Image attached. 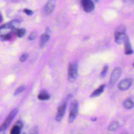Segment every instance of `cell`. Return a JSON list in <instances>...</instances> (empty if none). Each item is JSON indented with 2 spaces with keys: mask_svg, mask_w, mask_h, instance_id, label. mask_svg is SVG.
Here are the masks:
<instances>
[{
  "mask_svg": "<svg viewBox=\"0 0 134 134\" xmlns=\"http://www.w3.org/2000/svg\"><path fill=\"white\" fill-rule=\"evenodd\" d=\"M126 28L124 25H119L115 31V40L116 43L121 44L126 36Z\"/></svg>",
  "mask_w": 134,
  "mask_h": 134,
  "instance_id": "6da1fadb",
  "label": "cell"
},
{
  "mask_svg": "<svg viewBox=\"0 0 134 134\" xmlns=\"http://www.w3.org/2000/svg\"><path fill=\"white\" fill-rule=\"evenodd\" d=\"M78 73V65L76 62H71L68 69V80L70 82H74L77 77Z\"/></svg>",
  "mask_w": 134,
  "mask_h": 134,
  "instance_id": "7a4b0ae2",
  "label": "cell"
},
{
  "mask_svg": "<svg viewBox=\"0 0 134 134\" xmlns=\"http://www.w3.org/2000/svg\"><path fill=\"white\" fill-rule=\"evenodd\" d=\"M79 105L76 100H73L70 105V114L69 116V122L72 123L74 121L78 114Z\"/></svg>",
  "mask_w": 134,
  "mask_h": 134,
  "instance_id": "3957f363",
  "label": "cell"
},
{
  "mask_svg": "<svg viewBox=\"0 0 134 134\" xmlns=\"http://www.w3.org/2000/svg\"><path fill=\"white\" fill-rule=\"evenodd\" d=\"M18 111V110L17 109H14L10 112L5 121L0 126V133H3L5 131V130L8 127L15 116L17 115Z\"/></svg>",
  "mask_w": 134,
  "mask_h": 134,
  "instance_id": "277c9868",
  "label": "cell"
},
{
  "mask_svg": "<svg viewBox=\"0 0 134 134\" xmlns=\"http://www.w3.org/2000/svg\"><path fill=\"white\" fill-rule=\"evenodd\" d=\"M121 73V70L119 67H116V68H115L110 76V81L109 82L108 87L111 88L115 85L116 82L117 81V80L119 78Z\"/></svg>",
  "mask_w": 134,
  "mask_h": 134,
  "instance_id": "5b68a950",
  "label": "cell"
},
{
  "mask_svg": "<svg viewBox=\"0 0 134 134\" xmlns=\"http://www.w3.org/2000/svg\"><path fill=\"white\" fill-rule=\"evenodd\" d=\"M15 21H12L1 26L0 27V37L12 32L13 30L15 28Z\"/></svg>",
  "mask_w": 134,
  "mask_h": 134,
  "instance_id": "8992f818",
  "label": "cell"
},
{
  "mask_svg": "<svg viewBox=\"0 0 134 134\" xmlns=\"http://www.w3.org/2000/svg\"><path fill=\"white\" fill-rule=\"evenodd\" d=\"M66 108V101L63 100L60 104V105L58 107V111H57V114L55 116V120H56L60 121L62 119V118L65 114Z\"/></svg>",
  "mask_w": 134,
  "mask_h": 134,
  "instance_id": "52a82bcc",
  "label": "cell"
},
{
  "mask_svg": "<svg viewBox=\"0 0 134 134\" xmlns=\"http://www.w3.org/2000/svg\"><path fill=\"white\" fill-rule=\"evenodd\" d=\"M133 80L131 78H127L121 81L118 84V87L119 90L124 91L128 90L132 85Z\"/></svg>",
  "mask_w": 134,
  "mask_h": 134,
  "instance_id": "ba28073f",
  "label": "cell"
},
{
  "mask_svg": "<svg viewBox=\"0 0 134 134\" xmlns=\"http://www.w3.org/2000/svg\"><path fill=\"white\" fill-rule=\"evenodd\" d=\"M81 5L84 10L87 13L92 12L95 7L92 0H81Z\"/></svg>",
  "mask_w": 134,
  "mask_h": 134,
  "instance_id": "9c48e42d",
  "label": "cell"
},
{
  "mask_svg": "<svg viewBox=\"0 0 134 134\" xmlns=\"http://www.w3.org/2000/svg\"><path fill=\"white\" fill-rule=\"evenodd\" d=\"M55 0H49L44 7V12L47 15L50 14L54 9Z\"/></svg>",
  "mask_w": 134,
  "mask_h": 134,
  "instance_id": "30bf717a",
  "label": "cell"
},
{
  "mask_svg": "<svg viewBox=\"0 0 134 134\" xmlns=\"http://www.w3.org/2000/svg\"><path fill=\"white\" fill-rule=\"evenodd\" d=\"M124 49H125V53L127 55L131 54L133 53V50L132 49L130 42L129 39V38L127 36H126L125 39L124 41Z\"/></svg>",
  "mask_w": 134,
  "mask_h": 134,
  "instance_id": "8fae6325",
  "label": "cell"
},
{
  "mask_svg": "<svg viewBox=\"0 0 134 134\" xmlns=\"http://www.w3.org/2000/svg\"><path fill=\"white\" fill-rule=\"evenodd\" d=\"M105 84H103L101 86H100L98 88H97V90H95L91 95L90 97H95L97 96H98L99 95H100L103 92L104 90L105 89Z\"/></svg>",
  "mask_w": 134,
  "mask_h": 134,
  "instance_id": "7c38bea8",
  "label": "cell"
},
{
  "mask_svg": "<svg viewBox=\"0 0 134 134\" xmlns=\"http://www.w3.org/2000/svg\"><path fill=\"white\" fill-rule=\"evenodd\" d=\"M50 39V36L47 33L43 34L41 37L40 41V46L41 48L43 47L47 43V42L49 41Z\"/></svg>",
  "mask_w": 134,
  "mask_h": 134,
  "instance_id": "4fadbf2b",
  "label": "cell"
},
{
  "mask_svg": "<svg viewBox=\"0 0 134 134\" xmlns=\"http://www.w3.org/2000/svg\"><path fill=\"white\" fill-rule=\"evenodd\" d=\"M123 105L126 109H131L133 107V103L132 100L131 98H129L126 99L124 101Z\"/></svg>",
  "mask_w": 134,
  "mask_h": 134,
  "instance_id": "5bb4252c",
  "label": "cell"
},
{
  "mask_svg": "<svg viewBox=\"0 0 134 134\" xmlns=\"http://www.w3.org/2000/svg\"><path fill=\"white\" fill-rule=\"evenodd\" d=\"M14 32L16 36L18 37H23L26 34V30L24 28H20V29H14L12 31Z\"/></svg>",
  "mask_w": 134,
  "mask_h": 134,
  "instance_id": "9a60e30c",
  "label": "cell"
},
{
  "mask_svg": "<svg viewBox=\"0 0 134 134\" xmlns=\"http://www.w3.org/2000/svg\"><path fill=\"white\" fill-rule=\"evenodd\" d=\"M38 98L40 100H44L49 99L50 98V96H49V95L48 94V93L46 91H42L38 95Z\"/></svg>",
  "mask_w": 134,
  "mask_h": 134,
  "instance_id": "2e32d148",
  "label": "cell"
},
{
  "mask_svg": "<svg viewBox=\"0 0 134 134\" xmlns=\"http://www.w3.org/2000/svg\"><path fill=\"white\" fill-rule=\"evenodd\" d=\"M119 127V124L117 121H113L108 126V130L109 131H115Z\"/></svg>",
  "mask_w": 134,
  "mask_h": 134,
  "instance_id": "e0dca14e",
  "label": "cell"
},
{
  "mask_svg": "<svg viewBox=\"0 0 134 134\" xmlns=\"http://www.w3.org/2000/svg\"><path fill=\"white\" fill-rule=\"evenodd\" d=\"M12 37V35L11 32H9L6 35L1 36V40L2 41H5L6 40H8L10 39H11Z\"/></svg>",
  "mask_w": 134,
  "mask_h": 134,
  "instance_id": "ac0fdd59",
  "label": "cell"
},
{
  "mask_svg": "<svg viewBox=\"0 0 134 134\" xmlns=\"http://www.w3.org/2000/svg\"><path fill=\"white\" fill-rule=\"evenodd\" d=\"M108 65H106L104 66L103 70H102V71L101 72L100 74V77L101 78H104L105 77V76H106V74H107V72L108 71Z\"/></svg>",
  "mask_w": 134,
  "mask_h": 134,
  "instance_id": "d6986e66",
  "label": "cell"
},
{
  "mask_svg": "<svg viewBox=\"0 0 134 134\" xmlns=\"http://www.w3.org/2000/svg\"><path fill=\"white\" fill-rule=\"evenodd\" d=\"M26 88V86L25 85H21L20 86H19L17 89H16V90L14 92V95H17L18 94H19L20 93H21V92H23Z\"/></svg>",
  "mask_w": 134,
  "mask_h": 134,
  "instance_id": "ffe728a7",
  "label": "cell"
},
{
  "mask_svg": "<svg viewBox=\"0 0 134 134\" xmlns=\"http://www.w3.org/2000/svg\"><path fill=\"white\" fill-rule=\"evenodd\" d=\"M20 129L18 128L17 126L14 125L11 129L10 133L12 134H18L20 132Z\"/></svg>",
  "mask_w": 134,
  "mask_h": 134,
  "instance_id": "44dd1931",
  "label": "cell"
},
{
  "mask_svg": "<svg viewBox=\"0 0 134 134\" xmlns=\"http://www.w3.org/2000/svg\"><path fill=\"white\" fill-rule=\"evenodd\" d=\"M37 32L33 31L29 36L28 39L30 40H35L37 38Z\"/></svg>",
  "mask_w": 134,
  "mask_h": 134,
  "instance_id": "7402d4cb",
  "label": "cell"
},
{
  "mask_svg": "<svg viewBox=\"0 0 134 134\" xmlns=\"http://www.w3.org/2000/svg\"><path fill=\"white\" fill-rule=\"evenodd\" d=\"M28 53H24L20 57V59H19V60H20V62H24V61H25L26 60H27V59L28 58Z\"/></svg>",
  "mask_w": 134,
  "mask_h": 134,
  "instance_id": "603a6c76",
  "label": "cell"
},
{
  "mask_svg": "<svg viewBox=\"0 0 134 134\" xmlns=\"http://www.w3.org/2000/svg\"><path fill=\"white\" fill-rule=\"evenodd\" d=\"M14 125L17 126V127H18V128H19L20 129H21L22 128H23V122H22L21 121H17L15 124Z\"/></svg>",
  "mask_w": 134,
  "mask_h": 134,
  "instance_id": "cb8c5ba5",
  "label": "cell"
},
{
  "mask_svg": "<svg viewBox=\"0 0 134 134\" xmlns=\"http://www.w3.org/2000/svg\"><path fill=\"white\" fill-rule=\"evenodd\" d=\"M24 12L27 15H29V16H30V15H31L33 14V12H32V10H29V9H24Z\"/></svg>",
  "mask_w": 134,
  "mask_h": 134,
  "instance_id": "d4e9b609",
  "label": "cell"
},
{
  "mask_svg": "<svg viewBox=\"0 0 134 134\" xmlns=\"http://www.w3.org/2000/svg\"><path fill=\"white\" fill-rule=\"evenodd\" d=\"M96 119H97V118H95L92 119V121H95V120H96Z\"/></svg>",
  "mask_w": 134,
  "mask_h": 134,
  "instance_id": "484cf974",
  "label": "cell"
},
{
  "mask_svg": "<svg viewBox=\"0 0 134 134\" xmlns=\"http://www.w3.org/2000/svg\"><path fill=\"white\" fill-rule=\"evenodd\" d=\"M94 2H98L99 0H93Z\"/></svg>",
  "mask_w": 134,
  "mask_h": 134,
  "instance_id": "4316f807",
  "label": "cell"
},
{
  "mask_svg": "<svg viewBox=\"0 0 134 134\" xmlns=\"http://www.w3.org/2000/svg\"><path fill=\"white\" fill-rule=\"evenodd\" d=\"M1 20H2V17L0 16V22H1Z\"/></svg>",
  "mask_w": 134,
  "mask_h": 134,
  "instance_id": "83f0119b",
  "label": "cell"
},
{
  "mask_svg": "<svg viewBox=\"0 0 134 134\" xmlns=\"http://www.w3.org/2000/svg\"><path fill=\"white\" fill-rule=\"evenodd\" d=\"M124 1H127V0H124Z\"/></svg>",
  "mask_w": 134,
  "mask_h": 134,
  "instance_id": "f1b7e54d",
  "label": "cell"
}]
</instances>
